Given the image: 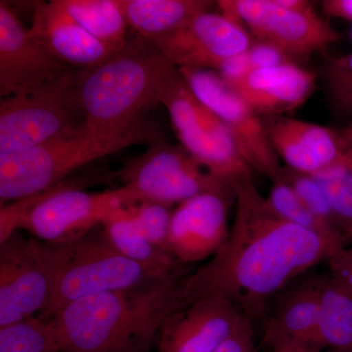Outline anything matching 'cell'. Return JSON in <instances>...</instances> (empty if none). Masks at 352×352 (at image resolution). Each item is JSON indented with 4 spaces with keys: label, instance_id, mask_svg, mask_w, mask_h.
Returning <instances> with one entry per match:
<instances>
[{
    "label": "cell",
    "instance_id": "obj_1",
    "mask_svg": "<svg viewBox=\"0 0 352 352\" xmlns=\"http://www.w3.org/2000/svg\"><path fill=\"white\" fill-rule=\"evenodd\" d=\"M233 189L235 214L228 239L186 277L185 294L187 302L224 296L254 324L282 289L338 252L320 236L275 214L252 177Z\"/></svg>",
    "mask_w": 352,
    "mask_h": 352
},
{
    "label": "cell",
    "instance_id": "obj_2",
    "mask_svg": "<svg viewBox=\"0 0 352 352\" xmlns=\"http://www.w3.org/2000/svg\"><path fill=\"white\" fill-rule=\"evenodd\" d=\"M186 277L69 303L50 320L61 352H145L166 319L187 302Z\"/></svg>",
    "mask_w": 352,
    "mask_h": 352
},
{
    "label": "cell",
    "instance_id": "obj_3",
    "mask_svg": "<svg viewBox=\"0 0 352 352\" xmlns=\"http://www.w3.org/2000/svg\"><path fill=\"white\" fill-rule=\"evenodd\" d=\"M113 177L111 171L94 168L1 206L0 243L24 229L43 242L66 244L88 235L99 224L133 214L143 201L126 186L95 193L83 190Z\"/></svg>",
    "mask_w": 352,
    "mask_h": 352
},
{
    "label": "cell",
    "instance_id": "obj_4",
    "mask_svg": "<svg viewBox=\"0 0 352 352\" xmlns=\"http://www.w3.org/2000/svg\"><path fill=\"white\" fill-rule=\"evenodd\" d=\"M164 55L135 36L103 63L76 74L78 105L88 131L120 135L131 131L157 100L156 76Z\"/></svg>",
    "mask_w": 352,
    "mask_h": 352
},
{
    "label": "cell",
    "instance_id": "obj_5",
    "mask_svg": "<svg viewBox=\"0 0 352 352\" xmlns=\"http://www.w3.org/2000/svg\"><path fill=\"white\" fill-rule=\"evenodd\" d=\"M161 138L162 129L147 118L120 135L92 133L83 122L38 147L0 155V205L36 195L92 162L131 146L152 144Z\"/></svg>",
    "mask_w": 352,
    "mask_h": 352
},
{
    "label": "cell",
    "instance_id": "obj_6",
    "mask_svg": "<svg viewBox=\"0 0 352 352\" xmlns=\"http://www.w3.org/2000/svg\"><path fill=\"white\" fill-rule=\"evenodd\" d=\"M156 88L180 145L206 170L232 186L252 177L254 171L226 124L201 103L177 67L166 58L157 69Z\"/></svg>",
    "mask_w": 352,
    "mask_h": 352
},
{
    "label": "cell",
    "instance_id": "obj_7",
    "mask_svg": "<svg viewBox=\"0 0 352 352\" xmlns=\"http://www.w3.org/2000/svg\"><path fill=\"white\" fill-rule=\"evenodd\" d=\"M58 267L50 305L41 318H52L80 298L139 288L159 282L144 268L129 261L109 244L103 235L85 236L57 244Z\"/></svg>",
    "mask_w": 352,
    "mask_h": 352
},
{
    "label": "cell",
    "instance_id": "obj_8",
    "mask_svg": "<svg viewBox=\"0 0 352 352\" xmlns=\"http://www.w3.org/2000/svg\"><path fill=\"white\" fill-rule=\"evenodd\" d=\"M78 71L31 94L0 100V155L27 151L85 122L76 97Z\"/></svg>",
    "mask_w": 352,
    "mask_h": 352
},
{
    "label": "cell",
    "instance_id": "obj_9",
    "mask_svg": "<svg viewBox=\"0 0 352 352\" xmlns=\"http://www.w3.org/2000/svg\"><path fill=\"white\" fill-rule=\"evenodd\" d=\"M0 329L47 309L56 279L57 244L13 234L0 244Z\"/></svg>",
    "mask_w": 352,
    "mask_h": 352
},
{
    "label": "cell",
    "instance_id": "obj_10",
    "mask_svg": "<svg viewBox=\"0 0 352 352\" xmlns=\"http://www.w3.org/2000/svg\"><path fill=\"white\" fill-rule=\"evenodd\" d=\"M117 175L143 201L171 207L206 192L233 190L232 185L206 170L182 145L170 144L164 138L129 160Z\"/></svg>",
    "mask_w": 352,
    "mask_h": 352
},
{
    "label": "cell",
    "instance_id": "obj_11",
    "mask_svg": "<svg viewBox=\"0 0 352 352\" xmlns=\"http://www.w3.org/2000/svg\"><path fill=\"white\" fill-rule=\"evenodd\" d=\"M221 14L296 62L337 43L340 34L314 8L292 10L275 0H221Z\"/></svg>",
    "mask_w": 352,
    "mask_h": 352
},
{
    "label": "cell",
    "instance_id": "obj_12",
    "mask_svg": "<svg viewBox=\"0 0 352 352\" xmlns=\"http://www.w3.org/2000/svg\"><path fill=\"white\" fill-rule=\"evenodd\" d=\"M201 103L224 124L252 171L276 179L283 168L263 118L254 112L214 69L178 68Z\"/></svg>",
    "mask_w": 352,
    "mask_h": 352
},
{
    "label": "cell",
    "instance_id": "obj_13",
    "mask_svg": "<svg viewBox=\"0 0 352 352\" xmlns=\"http://www.w3.org/2000/svg\"><path fill=\"white\" fill-rule=\"evenodd\" d=\"M252 41L244 27L210 10L194 16L153 44L177 68L217 72L229 60L247 52Z\"/></svg>",
    "mask_w": 352,
    "mask_h": 352
},
{
    "label": "cell",
    "instance_id": "obj_14",
    "mask_svg": "<svg viewBox=\"0 0 352 352\" xmlns=\"http://www.w3.org/2000/svg\"><path fill=\"white\" fill-rule=\"evenodd\" d=\"M76 71L50 54L0 1V96L31 94Z\"/></svg>",
    "mask_w": 352,
    "mask_h": 352
},
{
    "label": "cell",
    "instance_id": "obj_15",
    "mask_svg": "<svg viewBox=\"0 0 352 352\" xmlns=\"http://www.w3.org/2000/svg\"><path fill=\"white\" fill-rule=\"evenodd\" d=\"M249 320L224 296H198L164 322L157 352H214Z\"/></svg>",
    "mask_w": 352,
    "mask_h": 352
},
{
    "label": "cell",
    "instance_id": "obj_16",
    "mask_svg": "<svg viewBox=\"0 0 352 352\" xmlns=\"http://www.w3.org/2000/svg\"><path fill=\"white\" fill-rule=\"evenodd\" d=\"M233 190L206 192L173 208L170 249L180 263L189 265L212 258L228 239L229 208Z\"/></svg>",
    "mask_w": 352,
    "mask_h": 352
},
{
    "label": "cell",
    "instance_id": "obj_17",
    "mask_svg": "<svg viewBox=\"0 0 352 352\" xmlns=\"http://www.w3.org/2000/svg\"><path fill=\"white\" fill-rule=\"evenodd\" d=\"M263 120L280 161L296 173L315 175L352 148V124L324 126L285 116Z\"/></svg>",
    "mask_w": 352,
    "mask_h": 352
},
{
    "label": "cell",
    "instance_id": "obj_18",
    "mask_svg": "<svg viewBox=\"0 0 352 352\" xmlns=\"http://www.w3.org/2000/svg\"><path fill=\"white\" fill-rule=\"evenodd\" d=\"M224 80L254 112L266 119L282 117L302 106L314 94L317 76L291 62L251 69L238 78Z\"/></svg>",
    "mask_w": 352,
    "mask_h": 352
},
{
    "label": "cell",
    "instance_id": "obj_19",
    "mask_svg": "<svg viewBox=\"0 0 352 352\" xmlns=\"http://www.w3.org/2000/svg\"><path fill=\"white\" fill-rule=\"evenodd\" d=\"M29 29L50 54L76 71L94 68L116 54L88 34L59 0L38 4Z\"/></svg>",
    "mask_w": 352,
    "mask_h": 352
},
{
    "label": "cell",
    "instance_id": "obj_20",
    "mask_svg": "<svg viewBox=\"0 0 352 352\" xmlns=\"http://www.w3.org/2000/svg\"><path fill=\"white\" fill-rule=\"evenodd\" d=\"M318 308L319 275L296 278L271 300L261 344L270 351L288 344L314 346Z\"/></svg>",
    "mask_w": 352,
    "mask_h": 352
},
{
    "label": "cell",
    "instance_id": "obj_21",
    "mask_svg": "<svg viewBox=\"0 0 352 352\" xmlns=\"http://www.w3.org/2000/svg\"><path fill=\"white\" fill-rule=\"evenodd\" d=\"M132 214L118 217L102 226V235L109 244L159 281L184 277L187 265L180 263L170 252L153 244L139 229Z\"/></svg>",
    "mask_w": 352,
    "mask_h": 352
},
{
    "label": "cell",
    "instance_id": "obj_22",
    "mask_svg": "<svg viewBox=\"0 0 352 352\" xmlns=\"http://www.w3.org/2000/svg\"><path fill=\"white\" fill-rule=\"evenodd\" d=\"M207 0H120L127 24L136 36L149 43L168 36L187 21L210 11Z\"/></svg>",
    "mask_w": 352,
    "mask_h": 352
},
{
    "label": "cell",
    "instance_id": "obj_23",
    "mask_svg": "<svg viewBox=\"0 0 352 352\" xmlns=\"http://www.w3.org/2000/svg\"><path fill=\"white\" fill-rule=\"evenodd\" d=\"M314 344L322 351L352 347V296L331 274L319 275V308Z\"/></svg>",
    "mask_w": 352,
    "mask_h": 352
},
{
    "label": "cell",
    "instance_id": "obj_24",
    "mask_svg": "<svg viewBox=\"0 0 352 352\" xmlns=\"http://www.w3.org/2000/svg\"><path fill=\"white\" fill-rule=\"evenodd\" d=\"M83 29L113 52L126 47L127 24L120 0H59Z\"/></svg>",
    "mask_w": 352,
    "mask_h": 352
},
{
    "label": "cell",
    "instance_id": "obj_25",
    "mask_svg": "<svg viewBox=\"0 0 352 352\" xmlns=\"http://www.w3.org/2000/svg\"><path fill=\"white\" fill-rule=\"evenodd\" d=\"M272 187L265 199L275 214L286 221L320 236L328 241L337 252L346 247L342 236L318 219L305 205L293 187L287 182L283 173L278 176L276 179L272 180Z\"/></svg>",
    "mask_w": 352,
    "mask_h": 352
},
{
    "label": "cell",
    "instance_id": "obj_26",
    "mask_svg": "<svg viewBox=\"0 0 352 352\" xmlns=\"http://www.w3.org/2000/svg\"><path fill=\"white\" fill-rule=\"evenodd\" d=\"M311 176L328 196L349 247L352 244V148L332 166Z\"/></svg>",
    "mask_w": 352,
    "mask_h": 352
},
{
    "label": "cell",
    "instance_id": "obj_27",
    "mask_svg": "<svg viewBox=\"0 0 352 352\" xmlns=\"http://www.w3.org/2000/svg\"><path fill=\"white\" fill-rule=\"evenodd\" d=\"M321 78L331 113L342 126H351L352 52L326 58L321 68Z\"/></svg>",
    "mask_w": 352,
    "mask_h": 352
},
{
    "label": "cell",
    "instance_id": "obj_28",
    "mask_svg": "<svg viewBox=\"0 0 352 352\" xmlns=\"http://www.w3.org/2000/svg\"><path fill=\"white\" fill-rule=\"evenodd\" d=\"M0 352H61L50 320L34 317L0 329Z\"/></svg>",
    "mask_w": 352,
    "mask_h": 352
},
{
    "label": "cell",
    "instance_id": "obj_29",
    "mask_svg": "<svg viewBox=\"0 0 352 352\" xmlns=\"http://www.w3.org/2000/svg\"><path fill=\"white\" fill-rule=\"evenodd\" d=\"M282 173L305 205L318 219L332 227L342 236L330 200L318 182L311 175L296 173V171L289 170V168H283Z\"/></svg>",
    "mask_w": 352,
    "mask_h": 352
},
{
    "label": "cell",
    "instance_id": "obj_30",
    "mask_svg": "<svg viewBox=\"0 0 352 352\" xmlns=\"http://www.w3.org/2000/svg\"><path fill=\"white\" fill-rule=\"evenodd\" d=\"M173 212L171 206L154 201H142L132 217L139 229L153 244L164 251L170 252V228Z\"/></svg>",
    "mask_w": 352,
    "mask_h": 352
},
{
    "label": "cell",
    "instance_id": "obj_31",
    "mask_svg": "<svg viewBox=\"0 0 352 352\" xmlns=\"http://www.w3.org/2000/svg\"><path fill=\"white\" fill-rule=\"evenodd\" d=\"M247 56L251 69L267 68L295 62L274 46L258 41H252L251 47L247 51Z\"/></svg>",
    "mask_w": 352,
    "mask_h": 352
},
{
    "label": "cell",
    "instance_id": "obj_32",
    "mask_svg": "<svg viewBox=\"0 0 352 352\" xmlns=\"http://www.w3.org/2000/svg\"><path fill=\"white\" fill-rule=\"evenodd\" d=\"M330 274L352 296V248L346 247L328 259Z\"/></svg>",
    "mask_w": 352,
    "mask_h": 352
},
{
    "label": "cell",
    "instance_id": "obj_33",
    "mask_svg": "<svg viewBox=\"0 0 352 352\" xmlns=\"http://www.w3.org/2000/svg\"><path fill=\"white\" fill-rule=\"evenodd\" d=\"M214 352H256L254 323L247 321Z\"/></svg>",
    "mask_w": 352,
    "mask_h": 352
},
{
    "label": "cell",
    "instance_id": "obj_34",
    "mask_svg": "<svg viewBox=\"0 0 352 352\" xmlns=\"http://www.w3.org/2000/svg\"><path fill=\"white\" fill-rule=\"evenodd\" d=\"M321 7L326 15L352 23V0H324Z\"/></svg>",
    "mask_w": 352,
    "mask_h": 352
},
{
    "label": "cell",
    "instance_id": "obj_35",
    "mask_svg": "<svg viewBox=\"0 0 352 352\" xmlns=\"http://www.w3.org/2000/svg\"><path fill=\"white\" fill-rule=\"evenodd\" d=\"M270 352H324V351L312 344H288L275 347Z\"/></svg>",
    "mask_w": 352,
    "mask_h": 352
},
{
    "label": "cell",
    "instance_id": "obj_36",
    "mask_svg": "<svg viewBox=\"0 0 352 352\" xmlns=\"http://www.w3.org/2000/svg\"><path fill=\"white\" fill-rule=\"evenodd\" d=\"M324 352H352V347L344 349H327V351H324Z\"/></svg>",
    "mask_w": 352,
    "mask_h": 352
},
{
    "label": "cell",
    "instance_id": "obj_37",
    "mask_svg": "<svg viewBox=\"0 0 352 352\" xmlns=\"http://www.w3.org/2000/svg\"><path fill=\"white\" fill-rule=\"evenodd\" d=\"M351 39H352V30H351Z\"/></svg>",
    "mask_w": 352,
    "mask_h": 352
}]
</instances>
